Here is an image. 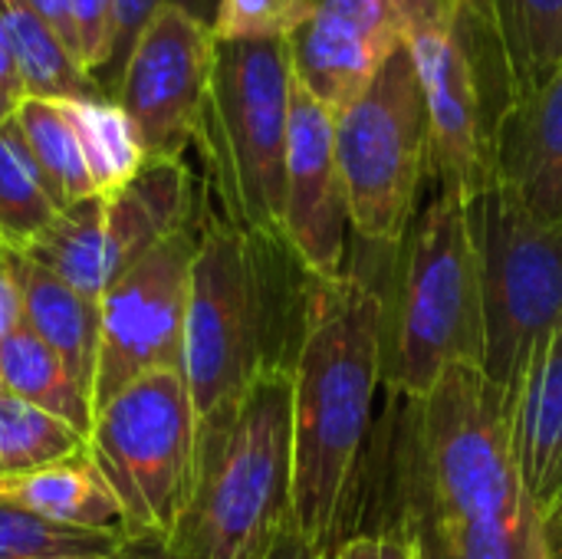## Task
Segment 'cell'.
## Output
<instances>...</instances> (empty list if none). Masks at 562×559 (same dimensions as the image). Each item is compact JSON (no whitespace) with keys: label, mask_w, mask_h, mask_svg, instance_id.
Listing matches in <instances>:
<instances>
[{"label":"cell","mask_w":562,"mask_h":559,"mask_svg":"<svg viewBox=\"0 0 562 559\" xmlns=\"http://www.w3.org/2000/svg\"><path fill=\"white\" fill-rule=\"evenodd\" d=\"M7 395V385H3V379H0V399Z\"/></svg>","instance_id":"obj_43"},{"label":"cell","mask_w":562,"mask_h":559,"mask_svg":"<svg viewBox=\"0 0 562 559\" xmlns=\"http://www.w3.org/2000/svg\"><path fill=\"white\" fill-rule=\"evenodd\" d=\"M349 201L336 158V112L316 102L293 79L283 188V250L306 277H342L349 273Z\"/></svg>","instance_id":"obj_14"},{"label":"cell","mask_w":562,"mask_h":559,"mask_svg":"<svg viewBox=\"0 0 562 559\" xmlns=\"http://www.w3.org/2000/svg\"><path fill=\"white\" fill-rule=\"evenodd\" d=\"M510 425L520 478L543 511L562 494V339L560 329L537 346L510 389Z\"/></svg>","instance_id":"obj_16"},{"label":"cell","mask_w":562,"mask_h":559,"mask_svg":"<svg viewBox=\"0 0 562 559\" xmlns=\"http://www.w3.org/2000/svg\"><path fill=\"white\" fill-rule=\"evenodd\" d=\"M547 521L533 524H418L405 527L422 559H550Z\"/></svg>","instance_id":"obj_28"},{"label":"cell","mask_w":562,"mask_h":559,"mask_svg":"<svg viewBox=\"0 0 562 559\" xmlns=\"http://www.w3.org/2000/svg\"><path fill=\"white\" fill-rule=\"evenodd\" d=\"M431 0H310L290 36L293 79L326 109L349 105L375 72L408 46Z\"/></svg>","instance_id":"obj_13"},{"label":"cell","mask_w":562,"mask_h":559,"mask_svg":"<svg viewBox=\"0 0 562 559\" xmlns=\"http://www.w3.org/2000/svg\"><path fill=\"white\" fill-rule=\"evenodd\" d=\"M13 109H16V102H13V99H10L7 92H0V125H3V122H7V119L13 115Z\"/></svg>","instance_id":"obj_40"},{"label":"cell","mask_w":562,"mask_h":559,"mask_svg":"<svg viewBox=\"0 0 562 559\" xmlns=\"http://www.w3.org/2000/svg\"><path fill=\"white\" fill-rule=\"evenodd\" d=\"M336 158L352 231L398 250L428 178V109L408 46L336 112Z\"/></svg>","instance_id":"obj_10"},{"label":"cell","mask_w":562,"mask_h":559,"mask_svg":"<svg viewBox=\"0 0 562 559\" xmlns=\"http://www.w3.org/2000/svg\"><path fill=\"white\" fill-rule=\"evenodd\" d=\"M102 214H105L109 273L115 280L138 257H145L161 241L198 221L194 178L184 158H165V161L148 158L145 168L125 188L102 198Z\"/></svg>","instance_id":"obj_15"},{"label":"cell","mask_w":562,"mask_h":559,"mask_svg":"<svg viewBox=\"0 0 562 559\" xmlns=\"http://www.w3.org/2000/svg\"><path fill=\"white\" fill-rule=\"evenodd\" d=\"M59 208L30 155V145L10 115L0 125V247L23 254L53 221Z\"/></svg>","instance_id":"obj_25"},{"label":"cell","mask_w":562,"mask_h":559,"mask_svg":"<svg viewBox=\"0 0 562 559\" xmlns=\"http://www.w3.org/2000/svg\"><path fill=\"white\" fill-rule=\"evenodd\" d=\"M385 379V297L356 270L303 273L293 382V521L329 557L352 537L375 392Z\"/></svg>","instance_id":"obj_1"},{"label":"cell","mask_w":562,"mask_h":559,"mask_svg":"<svg viewBox=\"0 0 562 559\" xmlns=\"http://www.w3.org/2000/svg\"><path fill=\"white\" fill-rule=\"evenodd\" d=\"M310 16V0H217L214 40H290Z\"/></svg>","instance_id":"obj_30"},{"label":"cell","mask_w":562,"mask_h":559,"mask_svg":"<svg viewBox=\"0 0 562 559\" xmlns=\"http://www.w3.org/2000/svg\"><path fill=\"white\" fill-rule=\"evenodd\" d=\"M0 20L10 36V49L20 69L23 99H56V102H82L105 99L99 79H92L72 49L59 40V33L33 10L30 0H0ZM112 99V96H109Z\"/></svg>","instance_id":"obj_20"},{"label":"cell","mask_w":562,"mask_h":559,"mask_svg":"<svg viewBox=\"0 0 562 559\" xmlns=\"http://www.w3.org/2000/svg\"><path fill=\"white\" fill-rule=\"evenodd\" d=\"M13 119L30 145V155L49 188V198L59 211L95 198V185L76 135V125L69 119L66 102L56 99H20L13 109Z\"/></svg>","instance_id":"obj_23"},{"label":"cell","mask_w":562,"mask_h":559,"mask_svg":"<svg viewBox=\"0 0 562 559\" xmlns=\"http://www.w3.org/2000/svg\"><path fill=\"white\" fill-rule=\"evenodd\" d=\"M89 458L119 501L125 540H168L188 504L198 412L181 372H151L112 395L89 428Z\"/></svg>","instance_id":"obj_9"},{"label":"cell","mask_w":562,"mask_h":559,"mask_svg":"<svg viewBox=\"0 0 562 559\" xmlns=\"http://www.w3.org/2000/svg\"><path fill=\"white\" fill-rule=\"evenodd\" d=\"M408 53L428 109V178L471 204L497 181V142L514 109L494 3L431 0Z\"/></svg>","instance_id":"obj_5"},{"label":"cell","mask_w":562,"mask_h":559,"mask_svg":"<svg viewBox=\"0 0 562 559\" xmlns=\"http://www.w3.org/2000/svg\"><path fill=\"white\" fill-rule=\"evenodd\" d=\"M33 10L59 33V40L72 49L76 56V33H72V16H69V0H30Z\"/></svg>","instance_id":"obj_35"},{"label":"cell","mask_w":562,"mask_h":559,"mask_svg":"<svg viewBox=\"0 0 562 559\" xmlns=\"http://www.w3.org/2000/svg\"><path fill=\"white\" fill-rule=\"evenodd\" d=\"M543 527H547V554L550 559H562V514H550Z\"/></svg>","instance_id":"obj_39"},{"label":"cell","mask_w":562,"mask_h":559,"mask_svg":"<svg viewBox=\"0 0 562 559\" xmlns=\"http://www.w3.org/2000/svg\"><path fill=\"white\" fill-rule=\"evenodd\" d=\"M23 326V277L20 254L0 247V343Z\"/></svg>","instance_id":"obj_34"},{"label":"cell","mask_w":562,"mask_h":559,"mask_svg":"<svg viewBox=\"0 0 562 559\" xmlns=\"http://www.w3.org/2000/svg\"><path fill=\"white\" fill-rule=\"evenodd\" d=\"M560 339H562V326H560Z\"/></svg>","instance_id":"obj_44"},{"label":"cell","mask_w":562,"mask_h":559,"mask_svg":"<svg viewBox=\"0 0 562 559\" xmlns=\"http://www.w3.org/2000/svg\"><path fill=\"white\" fill-rule=\"evenodd\" d=\"M290 102V40H214L194 145L217 214L277 247H283Z\"/></svg>","instance_id":"obj_4"},{"label":"cell","mask_w":562,"mask_h":559,"mask_svg":"<svg viewBox=\"0 0 562 559\" xmlns=\"http://www.w3.org/2000/svg\"><path fill=\"white\" fill-rule=\"evenodd\" d=\"M408 409L402 527L547 521L520 478L510 392L491 382L481 366H451Z\"/></svg>","instance_id":"obj_3"},{"label":"cell","mask_w":562,"mask_h":559,"mask_svg":"<svg viewBox=\"0 0 562 559\" xmlns=\"http://www.w3.org/2000/svg\"><path fill=\"white\" fill-rule=\"evenodd\" d=\"M0 92H7L13 102L23 99V82H20V69H16V59H13L3 20H0Z\"/></svg>","instance_id":"obj_37"},{"label":"cell","mask_w":562,"mask_h":559,"mask_svg":"<svg viewBox=\"0 0 562 559\" xmlns=\"http://www.w3.org/2000/svg\"><path fill=\"white\" fill-rule=\"evenodd\" d=\"M211 59V23L184 3L161 7L142 30L112 86V99L135 125L145 158H184L188 145H194Z\"/></svg>","instance_id":"obj_12"},{"label":"cell","mask_w":562,"mask_h":559,"mask_svg":"<svg viewBox=\"0 0 562 559\" xmlns=\"http://www.w3.org/2000/svg\"><path fill=\"white\" fill-rule=\"evenodd\" d=\"M125 537L82 530L43 521L20 507L0 504V559H63V557H115Z\"/></svg>","instance_id":"obj_29"},{"label":"cell","mask_w":562,"mask_h":559,"mask_svg":"<svg viewBox=\"0 0 562 559\" xmlns=\"http://www.w3.org/2000/svg\"><path fill=\"white\" fill-rule=\"evenodd\" d=\"M201 217L119 273L99 300L92 415L151 372H181L191 264Z\"/></svg>","instance_id":"obj_11"},{"label":"cell","mask_w":562,"mask_h":559,"mask_svg":"<svg viewBox=\"0 0 562 559\" xmlns=\"http://www.w3.org/2000/svg\"><path fill=\"white\" fill-rule=\"evenodd\" d=\"M79 455H89V438L79 428L10 392L0 399V478L26 474Z\"/></svg>","instance_id":"obj_27"},{"label":"cell","mask_w":562,"mask_h":559,"mask_svg":"<svg viewBox=\"0 0 562 559\" xmlns=\"http://www.w3.org/2000/svg\"><path fill=\"white\" fill-rule=\"evenodd\" d=\"M550 514H562V494H560V501H557V507H553ZM550 514H547V517H550Z\"/></svg>","instance_id":"obj_42"},{"label":"cell","mask_w":562,"mask_h":559,"mask_svg":"<svg viewBox=\"0 0 562 559\" xmlns=\"http://www.w3.org/2000/svg\"><path fill=\"white\" fill-rule=\"evenodd\" d=\"M0 379L10 395L69 422L89 438L92 402L86 389L72 379L59 353L46 346L30 326H20L10 339L0 343Z\"/></svg>","instance_id":"obj_22"},{"label":"cell","mask_w":562,"mask_h":559,"mask_svg":"<svg viewBox=\"0 0 562 559\" xmlns=\"http://www.w3.org/2000/svg\"><path fill=\"white\" fill-rule=\"evenodd\" d=\"M119 559H175L161 540H125Z\"/></svg>","instance_id":"obj_38"},{"label":"cell","mask_w":562,"mask_h":559,"mask_svg":"<svg viewBox=\"0 0 562 559\" xmlns=\"http://www.w3.org/2000/svg\"><path fill=\"white\" fill-rule=\"evenodd\" d=\"M23 277V326L59 353L72 379L92 402L95 359H99V303L76 293L69 283L20 254Z\"/></svg>","instance_id":"obj_19"},{"label":"cell","mask_w":562,"mask_h":559,"mask_svg":"<svg viewBox=\"0 0 562 559\" xmlns=\"http://www.w3.org/2000/svg\"><path fill=\"white\" fill-rule=\"evenodd\" d=\"M402 250L398 297L385 303V379L422 402L451 366L484 369V303L468 201L438 191L415 214Z\"/></svg>","instance_id":"obj_6"},{"label":"cell","mask_w":562,"mask_h":559,"mask_svg":"<svg viewBox=\"0 0 562 559\" xmlns=\"http://www.w3.org/2000/svg\"><path fill=\"white\" fill-rule=\"evenodd\" d=\"M69 16H72L79 66L92 79H102L112 59V40H115L112 0H69Z\"/></svg>","instance_id":"obj_31"},{"label":"cell","mask_w":562,"mask_h":559,"mask_svg":"<svg viewBox=\"0 0 562 559\" xmlns=\"http://www.w3.org/2000/svg\"><path fill=\"white\" fill-rule=\"evenodd\" d=\"M290 524L293 382L290 362H273L198 422L191 494L165 547L175 559H263Z\"/></svg>","instance_id":"obj_2"},{"label":"cell","mask_w":562,"mask_h":559,"mask_svg":"<svg viewBox=\"0 0 562 559\" xmlns=\"http://www.w3.org/2000/svg\"><path fill=\"white\" fill-rule=\"evenodd\" d=\"M510 63L514 105L562 69V0H491Z\"/></svg>","instance_id":"obj_24"},{"label":"cell","mask_w":562,"mask_h":559,"mask_svg":"<svg viewBox=\"0 0 562 559\" xmlns=\"http://www.w3.org/2000/svg\"><path fill=\"white\" fill-rule=\"evenodd\" d=\"M329 559H422L418 540L398 524L392 530H366L342 540Z\"/></svg>","instance_id":"obj_33"},{"label":"cell","mask_w":562,"mask_h":559,"mask_svg":"<svg viewBox=\"0 0 562 559\" xmlns=\"http://www.w3.org/2000/svg\"><path fill=\"white\" fill-rule=\"evenodd\" d=\"M263 559H329L323 557L303 534H300V527L296 524H290L280 537H277V544L270 547V554Z\"/></svg>","instance_id":"obj_36"},{"label":"cell","mask_w":562,"mask_h":559,"mask_svg":"<svg viewBox=\"0 0 562 559\" xmlns=\"http://www.w3.org/2000/svg\"><path fill=\"white\" fill-rule=\"evenodd\" d=\"M497 181L510 185L540 217L562 221V69L504 119Z\"/></svg>","instance_id":"obj_17"},{"label":"cell","mask_w":562,"mask_h":559,"mask_svg":"<svg viewBox=\"0 0 562 559\" xmlns=\"http://www.w3.org/2000/svg\"><path fill=\"white\" fill-rule=\"evenodd\" d=\"M468 217L484 303V372L510 392L537 346L562 326V221L540 217L504 181L474 198Z\"/></svg>","instance_id":"obj_8"},{"label":"cell","mask_w":562,"mask_h":559,"mask_svg":"<svg viewBox=\"0 0 562 559\" xmlns=\"http://www.w3.org/2000/svg\"><path fill=\"white\" fill-rule=\"evenodd\" d=\"M168 3H184V7L194 10L191 0H112L115 40H112V59H109V66H105V72H102V79H99L102 89H105L109 96H112V86H115V79H119V72H122L128 53H132V46L138 43L142 30H145V26L151 23V16H155L161 7H168Z\"/></svg>","instance_id":"obj_32"},{"label":"cell","mask_w":562,"mask_h":559,"mask_svg":"<svg viewBox=\"0 0 562 559\" xmlns=\"http://www.w3.org/2000/svg\"><path fill=\"white\" fill-rule=\"evenodd\" d=\"M0 504L20 507L53 524L125 537L119 501L89 455L0 478Z\"/></svg>","instance_id":"obj_18"},{"label":"cell","mask_w":562,"mask_h":559,"mask_svg":"<svg viewBox=\"0 0 562 559\" xmlns=\"http://www.w3.org/2000/svg\"><path fill=\"white\" fill-rule=\"evenodd\" d=\"M125 547V544H122ZM63 559H119V554L115 557H63Z\"/></svg>","instance_id":"obj_41"},{"label":"cell","mask_w":562,"mask_h":559,"mask_svg":"<svg viewBox=\"0 0 562 559\" xmlns=\"http://www.w3.org/2000/svg\"><path fill=\"white\" fill-rule=\"evenodd\" d=\"M270 247L277 244L244 234L217 211L201 217L181 362L198 422L234 405L267 366L280 362L267 353L270 290L263 254Z\"/></svg>","instance_id":"obj_7"},{"label":"cell","mask_w":562,"mask_h":559,"mask_svg":"<svg viewBox=\"0 0 562 559\" xmlns=\"http://www.w3.org/2000/svg\"><path fill=\"white\" fill-rule=\"evenodd\" d=\"M23 257L69 283L76 293L99 303L112 283L102 198L95 194L59 211L56 221L23 250Z\"/></svg>","instance_id":"obj_21"},{"label":"cell","mask_w":562,"mask_h":559,"mask_svg":"<svg viewBox=\"0 0 562 559\" xmlns=\"http://www.w3.org/2000/svg\"><path fill=\"white\" fill-rule=\"evenodd\" d=\"M66 109H69V119L76 125L95 194H102V198L115 194L148 161L135 125L128 122L122 105L109 96L105 99L66 102Z\"/></svg>","instance_id":"obj_26"}]
</instances>
